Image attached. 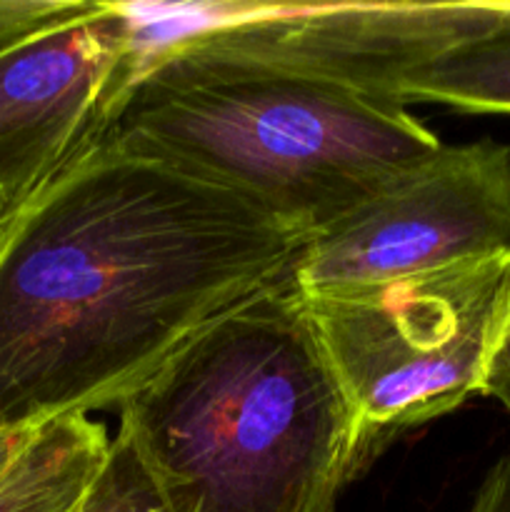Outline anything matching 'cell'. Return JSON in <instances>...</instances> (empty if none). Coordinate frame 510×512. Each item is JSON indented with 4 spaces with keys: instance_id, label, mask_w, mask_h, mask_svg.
<instances>
[{
    "instance_id": "obj_5",
    "label": "cell",
    "mask_w": 510,
    "mask_h": 512,
    "mask_svg": "<svg viewBox=\"0 0 510 512\" xmlns=\"http://www.w3.org/2000/svg\"><path fill=\"white\" fill-rule=\"evenodd\" d=\"M510 253V145L483 138L435 153L305 240L300 293L378 283Z\"/></svg>"
},
{
    "instance_id": "obj_12",
    "label": "cell",
    "mask_w": 510,
    "mask_h": 512,
    "mask_svg": "<svg viewBox=\"0 0 510 512\" xmlns=\"http://www.w3.org/2000/svg\"><path fill=\"white\" fill-rule=\"evenodd\" d=\"M465 512H510V453L485 473L473 503Z\"/></svg>"
},
{
    "instance_id": "obj_8",
    "label": "cell",
    "mask_w": 510,
    "mask_h": 512,
    "mask_svg": "<svg viewBox=\"0 0 510 512\" xmlns=\"http://www.w3.org/2000/svg\"><path fill=\"white\" fill-rule=\"evenodd\" d=\"M108 448L105 425L88 415L40 425L0 470V512H75Z\"/></svg>"
},
{
    "instance_id": "obj_15",
    "label": "cell",
    "mask_w": 510,
    "mask_h": 512,
    "mask_svg": "<svg viewBox=\"0 0 510 512\" xmlns=\"http://www.w3.org/2000/svg\"><path fill=\"white\" fill-rule=\"evenodd\" d=\"M0 238H3V228H0Z\"/></svg>"
},
{
    "instance_id": "obj_3",
    "label": "cell",
    "mask_w": 510,
    "mask_h": 512,
    "mask_svg": "<svg viewBox=\"0 0 510 512\" xmlns=\"http://www.w3.org/2000/svg\"><path fill=\"white\" fill-rule=\"evenodd\" d=\"M98 143L313 235L440 148L403 103L180 38L145 43Z\"/></svg>"
},
{
    "instance_id": "obj_2",
    "label": "cell",
    "mask_w": 510,
    "mask_h": 512,
    "mask_svg": "<svg viewBox=\"0 0 510 512\" xmlns=\"http://www.w3.org/2000/svg\"><path fill=\"white\" fill-rule=\"evenodd\" d=\"M118 408L173 512H335L358 478L348 403L290 278L213 320Z\"/></svg>"
},
{
    "instance_id": "obj_9",
    "label": "cell",
    "mask_w": 510,
    "mask_h": 512,
    "mask_svg": "<svg viewBox=\"0 0 510 512\" xmlns=\"http://www.w3.org/2000/svg\"><path fill=\"white\" fill-rule=\"evenodd\" d=\"M400 100L510 115V0L493 28L410 73L400 83Z\"/></svg>"
},
{
    "instance_id": "obj_11",
    "label": "cell",
    "mask_w": 510,
    "mask_h": 512,
    "mask_svg": "<svg viewBox=\"0 0 510 512\" xmlns=\"http://www.w3.org/2000/svg\"><path fill=\"white\" fill-rule=\"evenodd\" d=\"M98 0H0V50L83 18Z\"/></svg>"
},
{
    "instance_id": "obj_7",
    "label": "cell",
    "mask_w": 510,
    "mask_h": 512,
    "mask_svg": "<svg viewBox=\"0 0 510 512\" xmlns=\"http://www.w3.org/2000/svg\"><path fill=\"white\" fill-rule=\"evenodd\" d=\"M143 50L130 3H98L0 50V223L98 143Z\"/></svg>"
},
{
    "instance_id": "obj_6",
    "label": "cell",
    "mask_w": 510,
    "mask_h": 512,
    "mask_svg": "<svg viewBox=\"0 0 510 512\" xmlns=\"http://www.w3.org/2000/svg\"><path fill=\"white\" fill-rule=\"evenodd\" d=\"M505 5L508 0L218 5L193 10L183 33L165 38L403 103L400 83L410 73L493 28Z\"/></svg>"
},
{
    "instance_id": "obj_1",
    "label": "cell",
    "mask_w": 510,
    "mask_h": 512,
    "mask_svg": "<svg viewBox=\"0 0 510 512\" xmlns=\"http://www.w3.org/2000/svg\"><path fill=\"white\" fill-rule=\"evenodd\" d=\"M0 228V430L120 405L213 320L288 280L310 238L105 143Z\"/></svg>"
},
{
    "instance_id": "obj_10",
    "label": "cell",
    "mask_w": 510,
    "mask_h": 512,
    "mask_svg": "<svg viewBox=\"0 0 510 512\" xmlns=\"http://www.w3.org/2000/svg\"><path fill=\"white\" fill-rule=\"evenodd\" d=\"M75 512H173V508L133 440L118 428L98 475Z\"/></svg>"
},
{
    "instance_id": "obj_14",
    "label": "cell",
    "mask_w": 510,
    "mask_h": 512,
    "mask_svg": "<svg viewBox=\"0 0 510 512\" xmlns=\"http://www.w3.org/2000/svg\"><path fill=\"white\" fill-rule=\"evenodd\" d=\"M33 430H0V470L25 448Z\"/></svg>"
},
{
    "instance_id": "obj_13",
    "label": "cell",
    "mask_w": 510,
    "mask_h": 512,
    "mask_svg": "<svg viewBox=\"0 0 510 512\" xmlns=\"http://www.w3.org/2000/svg\"><path fill=\"white\" fill-rule=\"evenodd\" d=\"M483 395L498 400V403L505 408V413L510 415V333L508 338H505L500 353L495 355Z\"/></svg>"
},
{
    "instance_id": "obj_4",
    "label": "cell",
    "mask_w": 510,
    "mask_h": 512,
    "mask_svg": "<svg viewBox=\"0 0 510 512\" xmlns=\"http://www.w3.org/2000/svg\"><path fill=\"white\" fill-rule=\"evenodd\" d=\"M300 298L348 403L360 475L483 393L510 333V253Z\"/></svg>"
}]
</instances>
